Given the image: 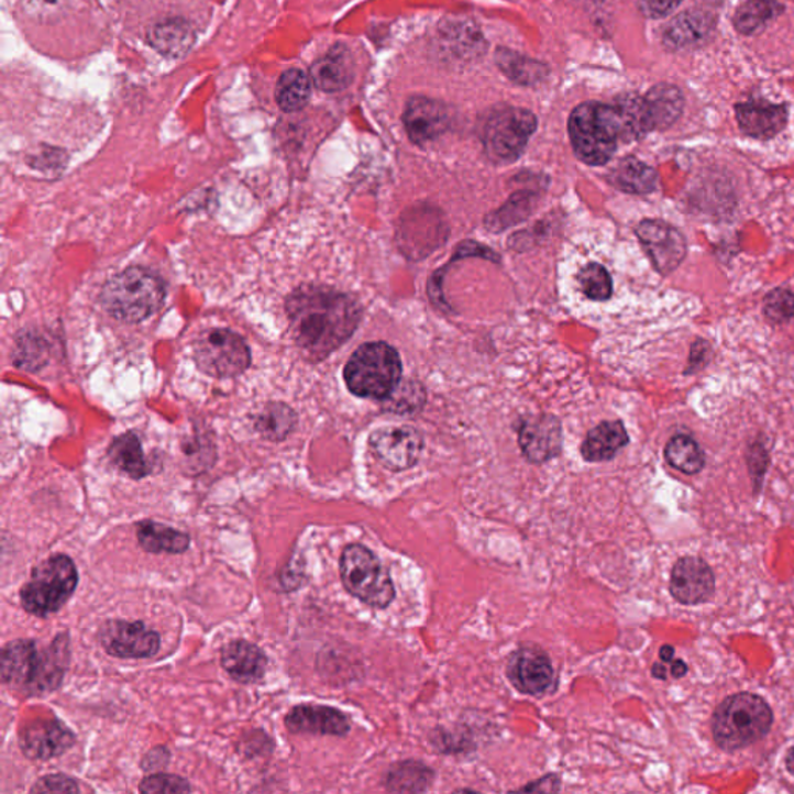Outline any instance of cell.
I'll return each instance as SVG.
<instances>
[{"label": "cell", "mask_w": 794, "mask_h": 794, "mask_svg": "<svg viewBox=\"0 0 794 794\" xmlns=\"http://www.w3.org/2000/svg\"><path fill=\"white\" fill-rule=\"evenodd\" d=\"M286 312L295 342L312 361H321L342 346L362 317L354 298L321 286L295 290L287 298Z\"/></svg>", "instance_id": "obj_1"}, {"label": "cell", "mask_w": 794, "mask_h": 794, "mask_svg": "<svg viewBox=\"0 0 794 794\" xmlns=\"http://www.w3.org/2000/svg\"><path fill=\"white\" fill-rule=\"evenodd\" d=\"M69 665V637L58 635L52 646L40 649L35 641L18 639L2 650V682L29 695L58 690Z\"/></svg>", "instance_id": "obj_2"}, {"label": "cell", "mask_w": 794, "mask_h": 794, "mask_svg": "<svg viewBox=\"0 0 794 794\" xmlns=\"http://www.w3.org/2000/svg\"><path fill=\"white\" fill-rule=\"evenodd\" d=\"M773 724V709L765 698L752 692H739L717 706L710 731L720 750L735 752L760 742L770 735Z\"/></svg>", "instance_id": "obj_3"}, {"label": "cell", "mask_w": 794, "mask_h": 794, "mask_svg": "<svg viewBox=\"0 0 794 794\" xmlns=\"http://www.w3.org/2000/svg\"><path fill=\"white\" fill-rule=\"evenodd\" d=\"M570 139L577 157L599 166L614 157L619 142H627L621 115L616 106L589 101L577 106L570 117Z\"/></svg>", "instance_id": "obj_4"}, {"label": "cell", "mask_w": 794, "mask_h": 794, "mask_svg": "<svg viewBox=\"0 0 794 794\" xmlns=\"http://www.w3.org/2000/svg\"><path fill=\"white\" fill-rule=\"evenodd\" d=\"M165 294L164 282L154 272L130 267L104 286L101 302L113 319L139 323L161 309Z\"/></svg>", "instance_id": "obj_5"}, {"label": "cell", "mask_w": 794, "mask_h": 794, "mask_svg": "<svg viewBox=\"0 0 794 794\" xmlns=\"http://www.w3.org/2000/svg\"><path fill=\"white\" fill-rule=\"evenodd\" d=\"M402 376V363L395 348L384 342L366 343L345 366L348 388L359 397L381 399L392 395Z\"/></svg>", "instance_id": "obj_6"}, {"label": "cell", "mask_w": 794, "mask_h": 794, "mask_svg": "<svg viewBox=\"0 0 794 794\" xmlns=\"http://www.w3.org/2000/svg\"><path fill=\"white\" fill-rule=\"evenodd\" d=\"M78 585L77 565L66 554L45 559L21 589V604L30 615L47 618L66 605Z\"/></svg>", "instance_id": "obj_7"}, {"label": "cell", "mask_w": 794, "mask_h": 794, "mask_svg": "<svg viewBox=\"0 0 794 794\" xmlns=\"http://www.w3.org/2000/svg\"><path fill=\"white\" fill-rule=\"evenodd\" d=\"M340 576L351 595L373 608H387L396 589L388 570L363 544H350L340 558Z\"/></svg>", "instance_id": "obj_8"}, {"label": "cell", "mask_w": 794, "mask_h": 794, "mask_svg": "<svg viewBox=\"0 0 794 794\" xmlns=\"http://www.w3.org/2000/svg\"><path fill=\"white\" fill-rule=\"evenodd\" d=\"M195 361L208 376L229 379L249 368L251 350L241 335L229 329H211L195 343Z\"/></svg>", "instance_id": "obj_9"}, {"label": "cell", "mask_w": 794, "mask_h": 794, "mask_svg": "<svg viewBox=\"0 0 794 794\" xmlns=\"http://www.w3.org/2000/svg\"><path fill=\"white\" fill-rule=\"evenodd\" d=\"M534 113L525 109L503 108L484 124L483 142L487 156L495 162H512L520 157L529 137L534 134Z\"/></svg>", "instance_id": "obj_10"}, {"label": "cell", "mask_w": 794, "mask_h": 794, "mask_svg": "<svg viewBox=\"0 0 794 794\" xmlns=\"http://www.w3.org/2000/svg\"><path fill=\"white\" fill-rule=\"evenodd\" d=\"M98 641L109 655L143 660L161 650L157 631L147 629L143 622L106 621L98 630Z\"/></svg>", "instance_id": "obj_11"}, {"label": "cell", "mask_w": 794, "mask_h": 794, "mask_svg": "<svg viewBox=\"0 0 794 794\" xmlns=\"http://www.w3.org/2000/svg\"><path fill=\"white\" fill-rule=\"evenodd\" d=\"M637 236L661 275L672 274L686 258V240L679 229L668 222L646 219L637 227Z\"/></svg>", "instance_id": "obj_12"}, {"label": "cell", "mask_w": 794, "mask_h": 794, "mask_svg": "<svg viewBox=\"0 0 794 794\" xmlns=\"http://www.w3.org/2000/svg\"><path fill=\"white\" fill-rule=\"evenodd\" d=\"M374 455L382 466L402 472L418 463L423 449V438L415 427H385L370 438Z\"/></svg>", "instance_id": "obj_13"}, {"label": "cell", "mask_w": 794, "mask_h": 794, "mask_svg": "<svg viewBox=\"0 0 794 794\" xmlns=\"http://www.w3.org/2000/svg\"><path fill=\"white\" fill-rule=\"evenodd\" d=\"M669 592L676 603L687 607L706 604L716 595V576L703 559L686 555L671 571Z\"/></svg>", "instance_id": "obj_14"}, {"label": "cell", "mask_w": 794, "mask_h": 794, "mask_svg": "<svg viewBox=\"0 0 794 794\" xmlns=\"http://www.w3.org/2000/svg\"><path fill=\"white\" fill-rule=\"evenodd\" d=\"M508 676L514 687L534 697L551 694L558 686V674L553 663L547 653L536 648L517 650L510 657Z\"/></svg>", "instance_id": "obj_15"}, {"label": "cell", "mask_w": 794, "mask_h": 794, "mask_svg": "<svg viewBox=\"0 0 794 794\" xmlns=\"http://www.w3.org/2000/svg\"><path fill=\"white\" fill-rule=\"evenodd\" d=\"M518 444L527 460L547 463L562 450V426L555 416H531L518 429Z\"/></svg>", "instance_id": "obj_16"}, {"label": "cell", "mask_w": 794, "mask_h": 794, "mask_svg": "<svg viewBox=\"0 0 794 794\" xmlns=\"http://www.w3.org/2000/svg\"><path fill=\"white\" fill-rule=\"evenodd\" d=\"M74 742L70 729L58 720H37L26 726L19 739L26 758L36 760L58 758L70 750Z\"/></svg>", "instance_id": "obj_17"}, {"label": "cell", "mask_w": 794, "mask_h": 794, "mask_svg": "<svg viewBox=\"0 0 794 794\" xmlns=\"http://www.w3.org/2000/svg\"><path fill=\"white\" fill-rule=\"evenodd\" d=\"M408 137L418 145L432 142L448 131L450 113L444 104L430 98H411L404 112Z\"/></svg>", "instance_id": "obj_18"}, {"label": "cell", "mask_w": 794, "mask_h": 794, "mask_svg": "<svg viewBox=\"0 0 794 794\" xmlns=\"http://www.w3.org/2000/svg\"><path fill=\"white\" fill-rule=\"evenodd\" d=\"M287 729L295 735L346 736L350 718L342 710L320 705L295 706L286 716Z\"/></svg>", "instance_id": "obj_19"}, {"label": "cell", "mask_w": 794, "mask_h": 794, "mask_svg": "<svg viewBox=\"0 0 794 794\" xmlns=\"http://www.w3.org/2000/svg\"><path fill=\"white\" fill-rule=\"evenodd\" d=\"M737 123L747 137L770 140L784 130L789 120L785 104H771L765 100H751L736 106Z\"/></svg>", "instance_id": "obj_20"}, {"label": "cell", "mask_w": 794, "mask_h": 794, "mask_svg": "<svg viewBox=\"0 0 794 794\" xmlns=\"http://www.w3.org/2000/svg\"><path fill=\"white\" fill-rule=\"evenodd\" d=\"M221 664L234 682L256 683L266 675L267 657L252 642L236 639L222 649Z\"/></svg>", "instance_id": "obj_21"}, {"label": "cell", "mask_w": 794, "mask_h": 794, "mask_svg": "<svg viewBox=\"0 0 794 794\" xmlns=\"http://www.w3.org/2000/svg\"><path fill=\"white\" fill-rule=\"evenodd\" d=\"M313 85L324 92H339L346 89L354 78V59L343 45H335L313 64L311 69Z\"/></svg>", "instance_id": "obj_22"}, {"label": "cell", "mask_w": 794, "mask_h": 794, "mask_svg": "<svg viewBox=\"0 0 794 794\" xmlns=\"http://www.w3.org/2000/svg\"><path fill=\"white\" fill-rule=\"evenodd\" d=\"M629 444V433L621 421L599 423L585 438L582 456L589 463H603L614 460L619 450Z\"/></svg>", "instance_id": "obj_23"}, {"label": "cell", "mask_w": 794, "mask_h": 794, "mask_svg": "<svg viewBox=\"0 0 794 794\" xmlns=\"http://www.w3.org/2000/svg\"><path fill=\"white\" fill-rule=\"evenodd\" d=\"M147 40L157 52L172 56V58H179L195 44L196 33L184 19H166V21L151 26Z\"/></svg>", "instance_id": "obj_24"}, {"label": "cell", "mask_w": 794, "mask_h": 794, "mask_svg": "<svg viewBox=\"0 0 794 794\" xmlns=\"http://www.w3.org/2000/svg\"><path fill=\"white\" fill-rule=\"evenodd\" d=\"M140 547L153 554H181L190 548V536L179 529L156 523L153 520L137 525Z\"/></svg>", "instance_id": "obj_25"}, {"label": "cell", "mask_w": 794, "mask_h": 794, "mask_svg": "<svg viewBox=\"0 0 794 794\" xmlns=\"http://www.w3.org/2000/svg\"><path fill=\"white\" fill-rule=\"evenodd\" d=\"M611 185L630 195H649L657 190L658 174L652 166L635 157H627L608 176Z\"/></svg>", "instance_id": "obj_26"}, {"label": "cell", "mask_w": 794, "mask_h": 794, "mask_svg": "<svg viewBox=\"0 0 794 794\" xmlns=\"http://www.w3.org/2000/svg\"><path fill=\"white\" fill-rule=\"evenodd\" d=\"M652 131L665 130L674 124L683 112V93L679 87L660 85L644 97Z\"/></svg>", "instance_id": "obj_27"}, {"label": "cell", "mask_w": 794, "mask_h": 794, "mask_svg": "<svg viewBox=\"0 0 794 794\" xmlns=\"http://www.w3.org/2000/svg\"><path fill=\"white\" fill-rule=\"evenodd\" d=\"M714 24V18L703 11H686L669 24L664 33L665 44L675 48L695 44L709 35Z\"/></svg>", "instance_id": "obj_28"}, {"label": "cell", "mask_w": 794, "mask_h": 794, "mask_svg": "<svg viewBox=\"0 0 794 794\" xmlns=\"http://www.w3.org/2000/svg\"><path fill=\"white\" fill-rule=\"evenodd\" d=\"M109 456H111L113 466L131 478L142 479L150 475V464H147L142 444L135 433H124L115 438L109 448Z\"/></svg>", "instance_id": "obj_29"}, {"label": "cell", "mask_w": 794, "mask_h": 794, "mask_svg": "<svg viewBox=\"0 0 794 794\" xmlns=\"http://www.w3.org/2000/svg\"><path fill=\"white\" fill-rule=\"evenodd\" d=\"M665 461L684 475H697L706 466V456L690 434H675L664 450Z\"/></svg>", "instance_id": "obj_30"}, {"label": "cell", "mask_w": 794, "mask_h": 794, "mask_svg": "<svg viewBox=\"0 0 794 794\" xmlns=\"http://www.w3.org/2000/svg\"><path fill=\"white\" fill-rule=\"evenodd\" d=\"M782 11L784 5L778 0H748L737 10L732 22L737 32L751 36L765 29Z\"/></svg>", "instance_id": "obj_31"}, {"label": "cell", "mask_w": 794, "mask_h": 794, "mask_svg": "<svg viewBox=\"0 0 794 794\" xmlns=\"http://www.w3.org/2000/svg\"><path fill=\"white\" fill-rule=\"evenodd\" d=\"M275 98L282 111H300L311 98V79L300 69L285 71L279 78Z\"/></svg>", "instance_id": "obj_32"}, {"label": "cell", "mask_w": 794, "mask_h": 794, "mask_svg": "<svg viewBox=\"0 0 794 794\" xmlns=\"http://www.w3.org/2000/svg\"><path fill=\"white\" fill-rule=\"evenodd\" d=\"M432 782L433 771L429 767L408 760L389 771L387 789L396 793H419L426 792Z\"/></svg>", "instance_id": "obj_33"}, {"label": "cell", "mask_w": 794, "mask_h": 794, "mask_svg": "<svg viewBox=\"0 0 794 794\" xmlns=\"http://www.w3.org/2000/svg\"><path fill=\"white\" fill-rule=\"evenodd\" d=\"M295 423L297 416L285 404H268L256 418L255 427L266 440L283 441L293 432Z\"/></svg>", "instance_id": "obj_34"}, {"label": "cell", "mask_w": 794, "mask_h": 794, "mask_svg": "<svg viewBox=\"0 0 794 794\" xmlns=\"http://www.w3.org/2000/svg\"><path fill=\"white\" fill-rule=\"evenodd\" d=\"M497 60L501 70L514 81L521 82V85H534L547 74L542 64L517 55V53L500 51Z\"/></svg>", "instance_id": "obj_35"}, {"label": "cell", "mask_w": 794, "mask_h": 794, "mask_svg": "<svg viewBox=\"0 0 794 794\" xmlns=\"http://www.w3.org/2000/svg\"><path fill=\"white\" fill-rule=\"evenodd\" d=\"M578 287L589 300L607 301L614 294L610 274L600 264L592 263L582 268L577 275Z\"/></svg>", "instance_id": "obj_36"}, {"label": "cell", "mask_w": 794, "mask_h": 794, "mask_svg": "<svg viewBox=\"0 0 794 794\" xmlns=\"http://www.w3.org/2000/svg\"><path fill=\"white\" fill-rule=\"evenodd\" d=\"M385 407L393 413H415L423 406L426 393L421 385L415 382H406L404 385H397L395 392L385 397Z\"/></svg>", "instance_id": "obj_37"}, {"label": "cell", "mask_w": 794, "mask_h": 794, "mask_svg": "<svg viewBox=\"0 0 794 794\" xmlns=\"http://www.w3.org/2000/svg\"><path fill=\"white\" fill-rule=\"evenodd\" d=\"M531 208V195H514L509 202L494 214L493 219H487L486 224L489 229L490 227L497 229L495 232H498V230L517 224L521 219L528 217Z\"/></svg>", "instance_id": "obj_38"}, {"label": "cell", "mask_w": 794, "mask_h": 794, "mask_svg": "<svg viewBox=\"0 0 794 794\" xmlns=\"http://www.w3.org/2000/svg\"><path fill=\"white\" fill-rule=\"evenodd\" d=\"M763 313L774 324L794 319V294L789 289H774L763 300Z\"/></svg>", "instance_id": "obj_39"}, {"label": "cell", "mask_w": 794, "mask_h": 794, "mask_svg": "<svg viewBox=\"0 0 794 794\" xmlns=\"http://www.w3.org/2000/svg\"><path fill=\"white\" fill-rule=\"evenodd\" d=\"M139 790L142 793H188L191 786L185 779L158 773L143 779Z\"/></svg>", "instance_id": "obj_40"}, {"label": "cell", "mask_w": 794, "mask_h": 794, "mask_svg": "<svg viewBox=\"0 0 794 794\" xmlns=\"http://www.w3.org/2000/svg\"><path fill=\"white\" fill-rule=\"evenodd\" d=\"M33 793H78L79 786L74 779L64 774H52L36 782L32 789Z\"/></svg>", "instance_id": "obj_41"}, {"label": "cell", "mask_w": 794, "mask_h": 794, "mask_svg": "<svg viewBox=\"0 0 794 794\" xmlns=\"http://www.w3.org/2000/svg\"><path fill=\"white\" fill-rule=\"evenodd\" d=\"M683 0H641L642 13L649 18H663L665 14L672 13Z\"/></svg>", "instance_id": "obj_42"}, {"label": "cell", "mask_w": 794, "mask_h": 794, "mask_svg": "<svg viewBox=\"0 0 794 794\" xmlns=\"http://www.w3.org/2000/svg\"><path fill=\"white\" fill-rule=\"evenodd\" d=\"M710 355V346L705 340H697L692 345L691 357H690V370L686 374L697 373L699 370L705 368L708 365Z\"/></svg>", "instance_id": "obj_43"}, {"label": "cell", "mask_w": 794, "mask_h": 794, "mask_svg": "<svg viewBox=\"0 0 794 794\" xmlns=\"http://www.w3.org/2000/svg\"><path fill=\"white\" fill-rule=\"evenodd\" d=\"M669 675L672 676V679L680 680L683 679V676L687 675V672H690V665L686 664V661L683 660H674L672 663H669Z\"/></svg>", "instance_id": "obj_44"}, {"label": "cell", "mask_w": 794, "mask_h": 794, "mask_svg": "<svg viewBox=\"0 0 794 794\" xmlns=\"http://www.w3.org/2000/svg\"><path fill=\"white\" fill-rule=\"evenodd\" d=\"M652 675L655 676L657 680H661V682H665V680L669 679V665L663 663V661H660V663H655L652 665Z\"/></svg>", "instance_id": "obj_45"}, {"label": "cell", "mask_w": 794, "mask_h": 794, "mask_svg": "<svg viewBox=\"0 0 794 794\" xmlns=\"http://www.w3.org/2000/svg\"><path fill=\"white\" fill-rule=\"evenodd\" d=\"M660 660L665 664L672 663V661L675 660L674 646L664 644L663 648L660 649Z\"/></svg>", "instance_id": "obj_46"}, {"label": "cell", "mask_w": 794, "mask_h": 794, "mask_svg": "<svg viewBox=\"0 0 794 794\" xmlns=\"http://www.w3.org/2000/svg\"><path fill=\"white\" fill-rule=\"evenodd\" d=\"M785 767H786V770H789V773L793 774V776H794V747L792 748V750L786 752Z\"/></svg>", "instance_id": "obj_47"}]
</instances>
